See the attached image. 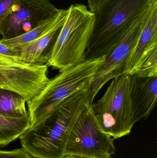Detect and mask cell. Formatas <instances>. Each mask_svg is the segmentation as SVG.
I'll return each instance as SVG.
<instances>
[{"label":"cell","mask_w":157,"mask_h":158,"mask_svg":"<svg viewBox=\"0 0 157 158\" xmlns=\"http://www.w3.org/2000/svg\"><path fill=\"white\" fill-rule=\"evenodd\" d=\"M157 6V0H103L93 12L84 61L107 57L136 22Z\"/></svg>","instance_id":"6da1fadb"},{"label":"cell","mask_w":157,"mask_h":158,"mask_svg":"<svg viewBox=\"0 0 157 158\" xmlns=\"http://www.w3.org/2000/svg\"><path fill=\"white\" fill-rule=\"evenodd\" d=\"M106 56L84 61L60 71L38 95L27 102L30 128L42 124L66 103L87 93Z\"/></svg>","instance_id":"7a4b0ae2"},{"label":"cell","mask_w":157,"mask_h":158,"mask_svg":"<svg viewBox=\"0 0 157 158\" xmlns=\"http://www.w3.org/2000/svg\"><path fill=\"white\" fill-rule=\"evenodd\" d=\"M87 93L63 106L42 124L26 131L19 137L22 148L35 158H63L76 110Z\"/></svg>","instance_id":"3957f363"},{"label":"cell","mask_w":157,"mask_h":158,"mask_svg":"<svg viewBox=\"0 0 157 158\" xmlns=\"http://www.w3.org/2000/svg\"><path fill=\"white\" fill-rule=\"evenodd\" d=\"M67 11L47 64L60 72L84 61L94 22V13L84 5H72Z\"/></svg>","instance_id":"277c9868"},{"label":"cell","mask_w":157,"mask_h":158,"mask_svg":"<svg viewBox=\"0 0 157 158\" xmlns=\"http://www.w3.org/2000/svg\"><path fill=\"white\" fill-rule=\"evenodd\" d=\"M130 75L112 79L103 96L92 104L102 132L114 140L130 134L136 123L130 95Z\"/></svg>","instance_id":"5b68a950"},{"label":"cell","mask_w":157,"mask_h":158,"mask_svg":"<svg viewBox=\"0 0 157 158\" xmlns=\"http://www.w3.org/2000/svg\"><path fill=\"white\" fill-rule=\"evenodd\" d=\"M87 93L75 113L74 120L65 156L82 158H112L115 154L114 139L100 130Z\"/></svg>","instance_id":"8992f818"},{"label":"cell","mask_w":157,"mask_h":158,"mask_svg":"<svg viewBox=\"0 0 157 158\" xmlns=\"http://www.w3.org/2000/svg\"><path fill=\"white\" fill-rule=\"evenodd\" d=\"M48 67L0 55V88L18 94L27 103L38 95L49 81Z\"/></svg>","instance_id":"52a82bcc"},{"label":"cell","mask_w":157,"mask_h":158,"mask_svg":"<svg viewBox=\"0 0 157 158\" xmlns=\"http://www.w3.org/2000/svg\"><path fill=\"white\" fill-rule=\"evenodd\" d=\"M58 9L49 0H18L0 18L2 40L20 36L57 16Z\"/></svg>","instance_id":"ba28073f"},{"label":"cell","mask_w":157,"mask_h":158,"mask_svg":"<svg viewBox=\"0 0 157 158\" xmlns=\"http://www.w3.org/2000/svg\"><path fill=\"white\" fill-rule=\"evenodd\" d=\"M156 6L136 22L106 57L105 62L99 69L88 91V98L90 102L93 103L98 93L108 82L125 75L128 58L153 10Z\"/></svg>","instance_id":"9c48e42d"},{"label":"cell","mask_w":157,"mask_h":158,"mask_svg":"<svg viewBox=\"0 0 157 158\" xmlns=\"http://www.w3.org/2000/svg\"><path fill=\"white\" fill-rule=\"evenodd\" d=\"M125 74L157 77V6L128 58Z\"/></svg>","instance_id":"30bf717a"},{"label":"cell","mask_w":157,"mask_h":158,"mask_svg":"<svg viewBox=\"0 0 157 158\" xmlns=\"http://www.w3.org/2000/svg\"><path fill=\"white\" fill-rule=\"evenodd\" d=\"M130 95L133 111L137 123L146 119L156 105L157 77L130 76Z\"/></svg>","instance_id":"8fae6325"},{"label":"cell","mask_w":157,"mask_h":158,"mask_svg":"<svg viewBox=\"0 0 157 158\" xmlns=\"http://www.w3.org/2000/svg\"><path fill=\"white\" fill-rule=\"evenodd\" d=\"M65 14L59 22L48 32L31 43L17 49L20 60L35 64H47L48 57L59 36L67 15Z\"/></svg>","instance_id":"7c38bea8"},{"label":"cell","mask_w":157,"mask_h":158,"mask_svg":"<svg viewBox=\"0 0 157 158\" xmlns=\"http://www.w3.org/2000/svg\"><path fill=\"white\" fill-rule=\"evenodd\" d=\"M30 127L28 116L12 118L0 115V146L19 138Z\"/></svg>","instance_id":"4fadbf2b"},{"label":"cell","mask_w":157,"mask_h":158,"mask_svg":"<svg viewBox=\"0 0 157 158\" xmlns=\"http://www.w3.org/2000/svg\"><path fill=\"white\" fill-rule=\"evenodd\" d=\"M66 9H62L60 14L53 18L39 25L29 31L13 39L0 40L3 44L10 48L19 49L31 43L48 32L53 27L65 14Z\"/></svg>","instance_id":"5bb4252c"},{"label":"cell","mask_w":157,"mask_h":158,"mask_svg":"<svg viewBox=\"0 0 157 158\" xmlns=\"http://www.w3.org/2000/svg\"><path fill=\"white\" fill-rule=\"evenodd\" d=\"M26 103L18 94L0 88V115L12 118L28 116Z\"/></svg>","instance_id":"9a60e30c"},{"label":"cell","mask_w":157,"mask_h":158,"mask_svg":"<svg viewBox=\"0 0 157 158\" xmlns=\"http://www.w3.org/2000/svg\"><path fill=\"white\" fill-rule=\"evenodd\" d=\"M0 158H35L23 148L9 151L0 150Z\"/></svg>","instance_id":"2e32d148"},{"label":"cell","mask_w":157,"mask_h":158,"mask_svg":"<svg viewBox=\"0 0 157 158\" xmlns=\"http://www.w3.org/2000/svg\"><path fill=\"white\" fill-rule=\"evenodd\" d=\"M18 0H0V18L9 11Z\"/></svg>","instance_id":"e0dca14e"},{"label":"cell","mask_w":157,"mask_h":158,"mask_svg":"<svg viewBox=\"0 0 157 158\" xmlns=\"http://www.w3.org/2000/svg\"><path fill=\"white\" fill-rule=\"evenodd\" d=\"M0 55L13 56V57L18 58L19 57V53L17 49L10 48L5 45L1 41H0Z\"/></svg>","instance_id":"ac0fdd59"},{"label":"cell","mask_w":157,"mask_h":158,"mask_svg":"<svg viewBox=\"0 0 157 158\" xmlns=\"http://www.w3.org/2000/svg\"><path fill=\"white\" fill-rule=\"evenodd\" d=\"M63 158H82L77 157L73 156H65Z\"/></svg>","instance_id":"d6986e66"}]
</instances>
